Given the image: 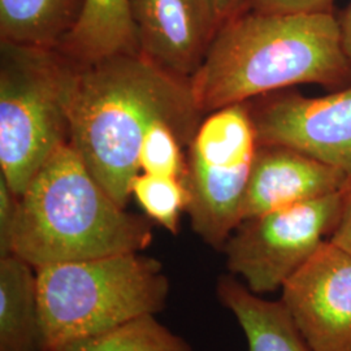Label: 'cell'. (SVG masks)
Returning a JSON list of instances; mask_svg holds the SVG:
<instances>
[{
	"label": "cell",
	"mask_w": 351,
	"mask_h": 351,
	"mask_svg": "<svg viewBox=\"0 0 351 351\" xmlns=\"http://www.w3.org/2000/svg\"><path fill=\"white\" fill-rule=\"evenodd\" d=\"M58 49L77 64L139 52L130 0H84L75 25Z\"/></svg>",
	"instance_id": "cell-13"
},
{
	"label": "cell",
	"mask_w": 351,
	"mask_h": 351,
	"mask_svg": "<svg viewBox=\"0 0 351 351\" xmlns=\"http://www.w3.org/2000/svg\"><path fill=\"white\" fill-rule=\"evenodd\" d=\"M258 147L249 101L206 114L189 143L186 213L194 233L213 249L221 250L242 223Z\"/></svg>",
	"instance_id": "cell-6"
},
{
	"label": "cell",
	"mask_w": 351,
	"mask_h": 351,
	"mask_svg": "<svg viewBox=\"0 0 351 351\" xmlns=\"http://www.w3.org/2000/svg\"><path fill=\"white\" fill-rule=\"evenodd\" d=\"M0 351H46L37 271L14 254L0 258Z\"/></svg>",
	"instance_id": "cell-14"
},
{
	"label": "cell",
	"mask_w": 351,
	"mask_h": 351,
	"mask_svg": "<svg viewBox=\"0 0 351 351\" xmlns=\"http://www.w3.org/2000/svg\"><path fill=\"white\" fill-rule=\"evenodd\" d=\"M351 63L333 12L242 10L217 29L190 88L203 114L297 85L345 88Z\"/></svg>",
	"instance_id": "cell-2"
},
{
	"label": "cell",
	"mask_w": 351,
	"mask_h": 351,
	"mask_svg": "<svg viewBox=\"0 0 351 351\" xmlns=\"http://www.w3.org/2000/svg\"><path fill=\"white\" fill-rule=\"evenodd\" d=\"M339 168L311 155L278 145H259L243 202L242 221L346 188L350 181Z\"/></svg>",
	"instance_id": "cell-10"
},
{
	"label": "cell",
	"mask_w": 351,
	"mask_h": 351,
	"mask_svg": "<svg viewBox=\"0 0 351 351\" xmlns=\"http://www.w3.org/2000/svg\"><path fill=\"white\" fill-rule=\"evenodd\" d=\"M342 191L243 220L221 249L230 275L259 295L281 290L330 237Z\"/></svg>",
	"instance_id": "cell-7"
},
{
	"label": "cell",
	"mask_w": 351,
	"mask_h": 351,
	"mask_svg": "<svg viewBox=\"0 0 351 351\" xmlns=\"http://www.w3.org/2000/svg\"><path fill=\"white\" fill-rule=\"evenodd\" d=\"M77 68L58 47L0 40V175L17 197L69 142Z\"/></svg>",
	"instance_id": "cell-5"
},
{
	"label": "cell",
	"mask_w": 351,
	"mask_h": 351,
	"mask_svg": "<svg viewBox=\"0 0 351 351\" xmlns=\"http://www.w3.org/2000/svg\"><path fill=\"white\" fill-rule=\"evenodd\" d=\"M132 195L147 217L177 234L180 217L188 210L189 193L182 178L141 172L133 180Z\"/></svg>",
	"instance_id": "cell-17"
},
{
	"label": "cell",
	"mask_w": 351,
	"mask_h": 351,
	"mask_svg": "<svg viewBox=\"0 0 351 351\" xmlns=\"http://www.w3.org/2000/svg\"><path fill=\"white\" fill-rule=\"evenodd\" d=\"M20 197L0 175V258L12 254L13 236L17 224Z\"/></svg>",
	"instance_id": "cell-19"
},
{
	"label": "cell",
	"mask_w": 351,
	"mask_h": 351,
	"mask_svg": "<svg viewBox=\"0 0 351 351\" xmlns=\"http://www.w3.org/2000/svg\"><path fill=\"white\" fill-rule=\"evenodd\" d=\"M251 103L259 145H278L311 155L351 177V84L324 97L295 91Z\"/></svg>",
	"instance_id": "cell-8"
},
{
	"label": "cell",
	"mask_w": 351,
	"mask_h": 351,
	"mask_svg": "<svg viewBox=\"0 0 351 351\" xmlns=\"http://www.w3.org/2000/svg\"><path fill=\"white\" fill-rule=\"evenodd\" d=\"M139 52L172 75L190 80L215 29L199 0H130Z\"/></svg>",
	"instance_id": "cell-11"
},
{
	"label": "cell",
	"mask_w": 351,
	"mask_h": 351,
	"mask_svg": "<svg viewBox=\"0 0 351 351\" xmlns=\"http://www.w3.org/2000/svg\"><path fill=\"white\" fill-rule=\"evenodd\" d=\"M84 0H0V40L58 47L73 27Z\"/></svg>",
	"instance_id": "cell-15"
},
{
	"label": "cell",
	"mask_w": 351,
	"mask_h": 351,
	"mask_svg": "<svg viewBox=\"0 0 351 351\" xmlns=\"http://www.w3.org/2000/svg\"><path fill=\"white\" fill-rule=\"evenodd\" d=\"M185 145L173 126L167 121L152 123L141 143L139 173L182 178L186 175V160L181 146Z\"/></svg>",
	"instance_id": "cell-18"
},
{
	"label": "cell",
	"mask_w": 351,
	"mask_h": 351,
	"mask_svg": "<svg viewBox=\"0 0 351 351\" xmlns=\"http://www.w3.org/2000/svg\"><path fill=\"white\" fill-rule=\"evenodd\" d=\"M335 0H246L243 10L264 13L332 12Z\"/></svg>",
	"instance_id": "cell-20"
},
{
	"label": "cell",
	"mask_w": 351,
	"mask_h": 351,
	"mask_svg": "<svg viewBox=\"0 0 351 351\" xmlns=\"http://www.w3.org/2000/svg\"><path fill=\"white\" fill-rule=\"evenodd\" d=\"M152 239L150 221L126 213L66 142L40 167L20 197L12 254L38 269L142 252Z\"/></svg>",
	"instance_id": "cell-3"
},
{
	"label": "cell",
	"mask_w": 351,
	"mask_h": 351,
	"mask_svg": "<svg viewBox=\"0 0 351 351\" xmlns=\"http://www.w3.org/2000/svg\"><path fill=\"white\" fill-rule=\"evenodd\" d=\"M216 294L242 328L247 351H313L281 300H264L233 275L219 277Z\"/></svg>",
	"instance_id": "cell-12"
},
{
	"label": "cell",
	"mask_w": 351,
	"mask_h": 351,
	"mask_svg": "<svg viewBox=\"0 0 351 351\" xmlns=\"http://www.w3.org/2000/svg\"><path fill=\"white\" fill-rule=\"evenodd\" d=\"M62 351H194L188 342L145 315L98 336L75 342Z\"/></svg>",
	"instance_id": "cell-16"
},
{
	"label": "cell",
	"mask_w": 351,
	"mask_h": 351,
	"mask_svg": "<svg viewBox=\"0 0 351 351\" xmlns=\"http://www.w3.org/2000/svg\"><path fill=\"white\" fill-rule=\"evenodd\" d=\"M190 80L141 52L78 64L69 108V142L106 191L126 208L138 176L147 128L167 121L189 145L201 124Z\"/></svg>",
	"instance_id": "cell-1"
},
{
	"label": "cell",
	"mask_w": 351,
	"mask_h": 351,
	"mask_svg": "<svg viewBox=\"0 0 351 351\" xmlns=\"http://www.w3.org/2000/svg\"><path fill=\"white\" fill-rule=\"evenodd\" d=\"M329 241L351 255V178L342 191L339 220Z\"/></svg>",
	"instance_id": "cell-21"
},
{
	"label": "cell",
	"mask_w": 351,
	"mask_h": 351,
	"mask_svg": "<svg viewBox=\"0 0 351 351\" xmlns=\"http://www.w3.org/2000/svg\"><path fill=\"white\" fill-rule=\"evenodd\" d=\"M313 351H351V255L329 239L281 288Z\"/></svg>",
	"instance_id": "cell-9"
},
{
	"label": "cell",
	"mask_w": 351,
	"mask_h": 351,
	"mask_svg": "<svg viewBox=\"0 0 351 351\" xmlns=\"http://www.w3.org/2000/svg\"><path fill=\"white\" fill-rule=\"evenodd\" d=\"M339 24L343 49L351 63V1L342 14L339 16Z\"/></svg>",
	"instance_id": "cell-23"
},
{
	"label": "cell",
	"mask_w": 351,
	"mask_h": 351,
	"mask_svg": "<svg viewBox=\"0 0 351 351\" xmlns=\"http://www.w3.org/2000/svg\"><path fill=\"white\" fill-rule=\"evenodd\" d=\"M215 32L245 8L246 0H199Z\"/></svg>",
	"instance_id": "cell-22"
},
{
	"label": "cell",
	"mask_w": 351,
	"mask_h": 351,
	"mask_svg": "<svg viewBox=\"0 0 351 351\" xmlns=\"http://www.w3.org/2000/svg\"><path fill=\"white\" fill-rule=\"evenodd\" d=\"M37 271L46 351L106 333L163 311L169 280L163 264L142 252L50 264Z\"/></svg>",
	"instance_id": "cell-4"
}]
</instances>
